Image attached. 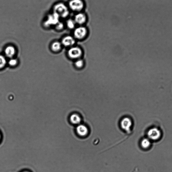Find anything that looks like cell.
Wrapping results in <instances>:
<instances>
[{
	"instance_id": "cell-1",
	"label": "cell",
	"mask_w": 172,
	"mask_h": 172,
	"mask_svg": "<svg viewBox=\"0 0 172 172\" xmlns=\"http://www.w3.org/2000/svg\"><path fill=\"white\" fill-rule=\"evenodd\" d=\"M53 12L58 15L60 18L66 19L68 17L70 12L68 6L62 2L55 4L53 7Z\"/></svg>"
},
{
	"instance_id": "cell-2",
	"label": "cell",
	"mask_w": 172,
	"mask_h": 172,
	"mask_svg": "<svg viewBox=\"0 0 172 172\" xmlns=\"http://www.w3.org/2000/svg\"><path fill=\"white\" fill-rule=\"evenodd\" d=\"M60 18L56 13L52 12L48 14L45 20L44 21V27L50 28L55 27L60 20Z\"/></svg>"
},
{
	"instance_id": "cell-3",
	"label": "cell",
	"mask_w": 172,
	"mask_h": 172,
	"mask_svg": "<svg viewBox=\"0 0 172 172\" xmlns=\"http://www.w3.org/2000/svg\"><path fill=\"white\" fill-rule=\"evenodd\" d=\"M69 7L75 12H79L83 9L84 4L82 0H70L69 2Z\"/></svg>"
},
{
	"instance_id": "cell-4",
	"label": "cell",
	"mask_w": 172,
	"mask_h": 172,
	"mask_svg": "<svg viewBox=\"0 0 172 172\" xmlns=\"http://www.w3.org/2000/svg\"><path fill=\"white\" fill-rule=\"evenodd\" d=\"M132 124V122L130 118L127 117L124 118L120 122L121 128L127 132L130 131Z\"/></svg>"
},
{
	"instance_id": "cell-5",
	"label": "cell",
	"mask_w": 172,
	"mask_h": 172,
	"mask_svg": "<svg viewBox=\"0 0 172 172\" xmlns=\"http://www.w3.org/2000/svg\"><path fill=\"white\" fill-rule=\"evenodd\" d=\"M87 33V30L84 27H79L75 29L74 32V37L78 39H81L85 37Z\"/></svg>"
},
{
	"instance_id": "cell-6",
	"label": "cell",
	"mask_w": 172,
	"mask_h": 172,
	"mask_svg": "<svg viewBox=\"0 0 172 172\" xmlns=\"http://www.w3.org/2000/svg\"><path fill=\"white\" fill-rule=\"evenodd\" d=\"M161 135V133L160 131L157 128H151L148 132V137L152 140H158L160 138Z\"/></svg>"
},
{
	"instance_id": "cell-7",
	"label": "cell",
	"mask_w": 172,
	"mask_h": 172,
	"mask_svg": "<svg viewBox=\"0 0 172 172\" xmlns=\"http://www.w3.org/2000/svg\"><path fill=\"white\" fill-rule=\"evenodd\" d=\"M82 51L80 48L73 47L70 49L68 51V55L70 58L73 59H77L82 55Z\"/></svg>"
},
{
	"instance_id": "cell-8",
	"label": "cell",
	"mask_w": 172,
	"mask_h": 172,
	"mask_svg": "<svg viewBox=\"0 0 172 172\" xmlns=\"http://www.w3.org/2000/svg\"><path fill=\"white\" fill-rule=\"evenodd\" d=\"M77 131L78 134L81 137H85L88 133V128L86 126L82 124H80L77 126Z\"/></svg>"
},
{
	"instance_id": "cell-9",
	"label": "cell",
	"mask_w": 172,
	"mask_h": 172,
	"mask_svg": "<svg viewBox=\"0 0 172 172\" xmlns=\"http://www.w3.org/2000/svg\"><path fill=\"white\" fill-rule=\"evenodd\" d=\"M86 20V15L83 13H79L75 15L74 21L76 23L81 25L85 23Z\"/></svg>"
},
{
	"instance_id": "cell-10",
	"label": "cell",
	"mask_w": 172,
	"mask_h": 172,
	"mask_svg": "<svg viewBox=\"0 0 172 172\" xmlns=\"http://www.w3.org/2000/svg\"><path fill=\"white\" fill-rule=\"evenodd\" d=\"M62 44L65 46H69L73 45L75 43V40L70 36H67L64 37L62 41Z\"/></svg>"
},
{
	"instance_id": "cell-11",
	"label": "cell",
	"mask_w": 172,
	"mask_h": 172,
	"mask_svg": "<svg viewBox=\"0 0 172 172\" xmlns=\"http://www.w3.org/2000/svg\"><path fill=\"white\" fill-rule=\"evenodd\" d=\"M70 120L71 123L74 124H79L81 122V118L77 114H73L70 116Z\"/></svg>"
},
{
	"instance_id": "cell-12",
	"label": "cell",
	"mask_w": 172,
	"mask_h": 172,
	"mask_svg": "<svg viewBox=\"0 0 172 172\" xmlns=\"http://www.w3.org/2000/svg\"><path fill=\"white\" fill-rule=\"evenodd\" d=\"M15 50L12 46H9L6 48L5 50V53L6 56L9 58L13 57L15 54Z\"/></svg>"
},
{
	"instance_id": "cell-13",
	"label": "cell",
	"mask_w": 172,
	"mask_h": 172,
	"mask_svg": "<svg viewBox=\"0 0 172 172\" xmlns=\"http://www.w3.org/2000/svg\"><path fill=\"white\" fill-rule=\"evenodd\" d=\"M75 24L74 20L71 19H68L66 23L67 27L71 29H72L75 28Z\"/></svg>"
},
{
	"instance_id": "cell-14",
	"label": "cell",
	"mask_w": 172,
	"mask_h": 172,
	"mask_svg": "<svg viewBox=\"0 0 172 172\" xmlns=\"http://www.w3.org/2000/svg\"><path fill=\"white\" fill-rule=\"evenodd\" d=\"M141 145L143 148L145 149H148L150 147L151 143L148 139L145 138L142 140Z\"/></svg>"
},
{
	"instance_id": "cell-15",
	"label": "cell",
	"mask_w": 172,
	"mask_h": 172,
	"mask_svg": "<svg viewBox=\"0 0 172 172\" xmlns=\"http://www.w3.org/2000/svg\"><path fill=\"white\" fill-rule=\"evenodd\" d=\"M61 48V44L59 42H55L52 46V50L54 51H57Z\"/></svg>"
},
{
	"instance_id": "cell-16",
	"label": "cell",
	"mask_w": 172,
	"mask_h": 172,
	"mask_svg": "<svg viewBox=\"0 0 172 172\" xmlns=\"http://www.w3.org/2000/svg\"><path fill=\"white\" fill-rule=\"evenodd\" d=\"M64 24L63 22L60 21L54 27L55 30L58 31H61L64 28Z\"/></svg>"
},
{
	"instance_id": "cell-17",
	"label": "cell",
	"mask_w": 172,
	"mask_h": 172,
	"mask_svg": "<svg viewBox=\"0 0 172 172\" xmlns=\"http://www.w3.org/2000/svg\"><path fill=\"white\" fill-rule=\"evenodd\" d=\"M6 59L4 56L0 55V69L4 67L6 64Z\"/></svg>"
},
{
	"instance_id": "cell-18",
	"label": "cell",
	"mask_w": 172,
	"mask_h": 172,
	"mask_svg": "<svg viewBox=\"0 0 172 172\" xmlns=\"http://www.w3.org/2000/svg\"><path fill=\"white\" fill-rule=\"evenodd\" d=\"M75 65L78 68H81L84 65V62L81 60H79L75 62Z\"/></svg>"
},
{
	"instance_id": "cell-19",
	"label": "cell",
	"mask_w": 172,
	"mask_h": 172,
	"mask_svg": "<svg viewBox=\"0 0 172 172\" xmlns=\"http://www.w3.org/2000/svg\"><path fill=\"white\" fill-rule=\"evenodd\" d=\"M17 63V61L15 59H11L9 62V64L11 66H14Z\"/></svg>"
},
{
	"instance_id": "cell-20",
	"label": "cell",
	"mask_w": 172,
	"mask_h": 172,
	"mask_svg": "<svg viewBox=\"0 0 172 172\" xmlns=\"http://www.w3.org/2000/svg\"><path fill=\"white\" fill-rule=\"evenodd\" d=\"M1 134H0V140H1Z\"/></svg>"
},
{
	"instance_id": "cell-21",
	"label": "cell",
	"mask_w": 172,
	"mask_h": 172,
	"mask_svg": "<svg viewBox=\"0 0 172 172\" xmlns=\"http://www.w3.org/2000/svg\"><path fill=\"white\" fill-rule=\"evenodd\" d=\"M22 172H29V171H24Z\"/></svg>"
}]
</instances>
